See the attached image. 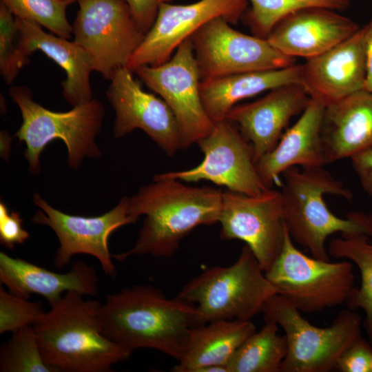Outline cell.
I'll return each mask as SVG.
<instances>
[{
  "label": "cell",
  "mask_w": 372,
  "mask_h": 372,
  "mask_svg": "<svg viewBox=\"0 0 372 372\" xmlns=\"http://www.w3.org/2000/svg\"><path fill=\"white\" fill-rule=\"evenodd\" d=\"M256 331L251 320H218L193 327L184 353L172 371L197 372L209 366L227 367L236 351Z\"/></svg>",
  "instance_id": "d4e9b609"
},
{
  "label": "cell",
  "mask_w": 372,
  "mask_h": 372,
  "mask_svg": "<svg viewBox=\"0 0 372 372\" xmlns=\"http://www.w3.org/2000/svg\"><path fill=\"white\" fill-rule=\"evenodd\" d=\"M278 293L300 312L314 313L346 303L353 289L352 264L310 257L294 245L287 229L282 251L265 272Z\"/></svg>",
  "instance_id": "ba28073f"
},
{
  "label": "cell",
  "mask_w": 372,
  "mask_h": 372,
  "mask_svg": "<svg viewBox=\"0 0 372 372\" xmlns=\"http://www.w3.org/2000/svg\"><path fill=\"white\" fill-rule=\"evenodd\" d=\"M218 223L220 237L245 242L266 272L279 256L287 231L281 192L269 188L251 196L227 189Z\"/></svg>",
  "instance_id": "7c38bea8"
},
{
  "label": "cell",
  "mask_w": 372,
  "mask_h": 372,
  "mask_svg": "<svg viewBox=\"0 0 372 372\" xmlns=\"http://www.w3.org/2000/svg\"><path fill=\"white\" fill-rule=\"evenodd\" d=\"M360 28L355 21L338 11L311 8L281 19L266 39L281 54L307 60L344 41Z\"/></svg>",
  "instance_id": "d6986e66"
},
{
  "label": "cell",
  "mask_w": 372,
  "mask_h": 372,
  "mask_svg": "<svg viewBox=\"0 0 372 372\" xmlns=\"http://www.w3.org/2000/svg\"><path fill=\"white\" fill-rule=\"evenodd\" d=\"M278 293L245 245L228 267H211L189 281L176 296L196 309V326L218 320H251Z\"/></svg>",
  "instance_id": "8992f818"
},
{
  "label": "cell",
  "mask_w": 372,
  "mask_h": 372,
  "mask_svg": "<svg viewBox=\"0 0 372 372\" xmlns=\"http://www.w3.org/2000/svg\"><path fill=\"white\" fill-rule=\"evenodd\" d=\"M65 292L32 325L45 362L58 372H108L132 352L107 338L101 331V303Z\"/></svg>",
  "instance_id": "3957f363"
},
{
  "label": "cell",
  "mask_w": 372,
  "mask_h": 372,
  "mask_svg": "<svg viewBox=\"0 0 372 372\" xmlns=\"http://www.w3.org/2000/svg\"><path fill=\"white\" fill-rule=\"evenodd\" d=\"M17 32L14 15L0 2V72L8 85L13 83L23 67L15 42Z\"/></svg>",
  "instance_id": "1f68e13d"
},
{
  "label": "cell",
  "mask_w": 372,
  "mask_h": 372,
  "mask_svg": "<svg viewBox=\"0 0 372 372\" xmlns=\"http://www.w3.org/2000/svg\"><path fill=\"white\" fill-rule=\"evenodd\" d=\"M335 369L342 372H371V343L359 335L342 354Z\"/></svg>",
  "instance_id": "d6a6232c"
},
{
  "label": "cell",
  "mask_w": 372,
  "mask_h": 372,
  "mask_svg": "<svg viewBox=\"0 0 372 372\" xmlns=\"http://www.w3.org/2000/svg\"><path fill=\"white\" fill-rule=\"evenodd\" d=\"M127 67L112 73L106 92L115 112L113 132L121 138L136 129L143 130L168 156L183 149L178 125L167 104L142 89Z\"/></svg>",
  "instance_id": "2e32d148"
},
{
  "label": "cell",
  "mask_w": 372,
  "mask_h": 372,
  "mask_svg": "<svg viewBox=\"0 0 372 372\" xmlns=\"http://www.w3.org/2000/svg\"><path fill=\"white\" fill-rule=\"evenodd\" d=\"M230 24L217 17L190 37L200 81L295 64L296 59L279 52L266 39L240 32Z\"/></svg>",
  "instance_id": "30bf717a"
},
{
  "label": "cell",
  "mask_w": 372,
  "mask_h": 372,
  "mask_svg": "<svg viewBox=\"0 0 372 372\" xmlns=\"http://www.w3.org/2000/svg\"><path fill=\"white\" fill-rule=\"evenodd\" d=\"M7 291L0 287V333L33 325L44 313L42 303Z\"/></svg>",
  "instance_id": "4dcf8cb0"
},
{
  "label": "cell",
  "mask_w": 372,
  "mask_h": 372,
  "mask_svg": "<svg viewBox=\"0 0 372 372\" xmlns=\"http://www.w3.org/2000/svg\"><path fill=\"white\" fill-rule=\"evenodd\" d=\"M251 8L245 19L254 35L267 39L281 19L296 12L311 8L338 12L347 10L351 0H248Z\"/></svg>",
  "instance_id": "83f0119b"
},
{
  "label": "cell",
  "mask_w": 372,
  "mask_h": 372,
  "mask_svg": "<svg viewBox=\"0 0 372 372\" xmlns=\"http://www.w3.org/2000/svg\"><path fill=\"white\" fill-rule=\"evenodd\" d=\"M362 187L372 197V148L351 158Z\"/></svg>",
  "instance_id": "d590c367"
},
{
  "label": "cell",
  "mask_w": 372,
  "mask_h": 372,
  "mask_svg": "<svg viewBox=\"0 0 372 372\" xmlns=\"http://www.w3.org/2000/svg\"><path fill=\"white\" fill-rule=\"evenodd\" d=\"M134 72L172 111L183 149L197 144L211 132L214 123L202 103L200 79L190 37L178 47L167 62L156 66H141Z\"/></svg>",
  "instance_id": "8fae6325"
},
{
  "label": "cell",
  "mask_w": 372,
  "mask_h": 372,
  "mask_svg": "<svg viewBox=\"0 0 372 372\" xmlns=\"http://www.w3.org/2000/svg\"><path fill=\"white\" fill-rule=\"evenodd\" d=\"M15 18L17 48L23 66L33 52L40 50L65 72L61 85L68 104L74 107L93 99L90 75L94 70L88 54L73 41L48 33L34 22Z\"/></svg>",
  "instance_id": "ffe728a7"
},
{
  "label": "cell",
  "mask_w": 372,
  "mask_h": 372,
  "mask_svg": "<svg viewBox=\"0 0 372 372\" xmlns=\"http://www.w3.org/2000/svg\"><path fill=\"white\" fill-rule=\"evenodd\" d=\"M366 236L336 238L331 240L327 251L331 256L348 259L358 267L360 287H353L346 302L347 308L361 309L365 313L364 327L372 344V243Z\"/></svg>",
  "instance_id": "4316f807"
},
{
  "label": "cell",
  "mask_w": 372,
  "mask_h": 372,
  "mask_svg": "<svg viewBox=\"0 0 372 372\" xmlns=\"http://www.w3.org/2000/svg\"><path fill=\"white\" fill-rule=\"evenodd\" d=\"M325 105L311 98L297 122L283 134L277 145L256 163L258 174L267 188L279 183L287 169L326 165L322 138Z\"/></svg>",
  "instance_id": "44dd1931"
},
{
  "label": "cell",
  "mask_w": 372,
  "mask_h": 372,
  "mask_svg": "<svg viewBox=\"0 0 372 372\" xmlns=\"http://www.w3.org/2000/svg\"><path fill=\"white\" fill-rule=\"evenodd\" d=\"M265 322L280 327L287 341V353L280 372H329L361 335V316L349 308L340 311L324 328L311 324L301 312L280 294L271 296L262 311Z\"/></svg>",
  "instance_id": "52a82bcc"
},
{
  "label": "cell",
  "mask_w": 372,
  "mask_h": 372,
  "mask_svg": "<svg viewBox=\"0 0 372 372\" xmlns=\"http://www.w3.org/2000/svg\"><path fill=\"white\" fill-rule=\"evenodd\" d=\"M132 15L142 32L146 34L156 19L161 3L172 0H125Z\"/></svg>",
  "instance_id": "e575fe53"
},
{
  "label": "cell",
  "mask_w": 372,
  "mask_h": 372,
  "mask_svg": "<svg viewBox=\"0 0 372 372\" xmlns=\"http://www.w3.org/2000/svg\"><path fill=\"white\" fill-rule=\"evenodd\" d=\"M366 59L363 28L301 64V85L325 106L364 89Z\"/></svg>",
  "instance_id": "e0dca14e"
},
{
  "label": "cell",
  "mask_w": 372,
  "mask_h": 372,
  "mask_svg": "<svg viewBox=\"0 0 372 372\" xmlns=\"http://www.w3.org/2000/svg\"><path fill=\"white\" fill-rule=\"evenodd\" d=\"M278 327L276 323L267 322L250 335L231 358L228 372H280L287 341L285 335L278 333Z\"/></svg>",
  "instance_id": "484cf974"
},
{
  "label": "cell",
  "mask_w": 372,
  "mask_h": 372,
  "mask_svg": "<svg viewBox=\"0 0 372 372\" xmlns=\"http://www.w3.org/2000/svg\"><path fill=\"white\" fill-rule=\"evenodd\" d=\"M197 144L204 154L199 165L156 175L185 182L207 180L251 196L269 189L258 174L251 145L233 122L225 119L215 123L211 132Z\"/></svg>",
  "instance_id": "5bb4252c"
},
{
  "label": "cell",
  "mask_w": 372,
  "mask_h": 372,
  "mask_svg": "<svg viewBox=\"0 0 372 372\" xmlns=\"http://www.w3.org/2000/svg\"><path fill=\"white\" fill-rule=\"evenodd\" d=\"M1 155L3 159L8 161L10 149L11 137L6 131H1Z\"/></svg>",
  "instance_id": "74e56055"
},
{
  "label": "cell",
  "mask_w": 372,
  "mask_h": 372,
  "mask_svg": "<svg viewBox=\"0 0 372 372\" xmlns=\"http://www.w3.org/2000/svg\"><path fill=\"white\" fill-rule=\"evenodd\" d=\"M282 174L280 192L286 228L293 241L308 249L311 256L329 260L325 243L335 233H341L343 238H372V214L353 211L340 218L329 210L323 199L325 194L351 200L353 194L323 167H293Z\"/></svg>",
  "instance_id": "277c9868"
},
{
  "label": "cell",
  "mask_w": 372,
  "mask_h": 372,
  "mask_svg": "<svg viewBox=\"0 0 372 372\" xmlns=\"http://www.w3.org/2000/svg\"><path fill=\"white\" fill-rule=\"evenodd\" d=\"M0 281L15 295L28 299L38 294L50 306L61 300L63 292L75 291L91 296L99 293V278L94 267L81 261L73 262L68 272L59 273L0 252Z\"/></svg>",
  "instance_id": "7402d4cb"
},
{
  "label": "cell",
  "mask_w": 372,
  "mask_h": 372,
  "mask_svg": "<svg viewBox=\"0 0 372 372\" xmlns=\"http://www.w3.org/2000/svg\"><path fill=\"white\" fill-rule=\"evenodd\" d=\"M73 41L90 56L93 70L110 80L126 67L145 34L125 0H78Z\"/></svg>",
  "instance_id": "9c48e42d"
},
{
  "label": "cell",
  "mask_w": 372,
  "mask_h": 372,
  "mask_svg": "<svg viewBox=\"0 0 372 372\" xmlns=\"http://www.w3.org/2000/svg\"><path fill=\"white\" fill-rule=\"evenodd\" d=\"M61 1L68 6L75 1H77L78 0H61Z\"/></svg>",
  "instance_id": "f35d334b"
},
{
  "label": "cell",
  "mask_w": 372,
  "mask_h": 372,
  "mask_svg": "<svg viewBox=\"0 0 372 372\" xmlns=\"http://www.w3.org/2000/svg\"><path fill=\"white\" fill-rule=\"evenodd\" d=\"M12 333L1 347V372H58L43 360L32 326Z\"/></svg>",
  "instance_id": "f1b7e54d"
},
{
  "label": "cell",
  "mask_w": 372,
  "mask_h": 372,
  "mask_svg": "<svg viewBox=\"0 0 372 372\" xmlns=\"http://www.w3.org/2000/svg\"><path fill=\"white\" fill-rule=\"evenodd\" d=\"M310 99L301 84H287L254 102L236 105L226 119L233 122L251 145L256 164L274 148L290 119L302 113Z\"/></svg>",
  "instance_id": "ac0fdd59"
},
{
  "label": "cell",
  "mask_w": 372,
  "mask_h": 372,
  "mask_svg": "<svg viewBox=\"0 0 372 372\" xmlns=\"http://www.w3.org/2000/svg\"><path fill=\"white\" fill-rule=\"evenodd\" d=\"M98 318L101 333L122 348L155 349L178 361L196 326L194 304L147 285L107 295Z\"/></svg>",
  "instance_id": "7a4b0ae2"
},
{
  "label": "cell",
  "mask_w": 372,
  "mask_h": 372,
  "mask_svg": "<svg viewBox=\"0 0 372 372\" xmlns=\"http://www.w3.org/2000/svg\"><path fill=\"white\" fill-rule=\"evenodd\" d=\"M222 200L221 189L193 187L156 174L152 183L128 197L129 214L136 221L141 216L145 219L132 249L114 257L122 261L134 255L172 256L196 227L219 222Z\"/></svg>",
  "instance_id": "6da1fadb"
},
{
  "label": "cell",
  "mask_w": 372,
  "mask_h": 372,
  "mask_svg": "<svg viewBox=\"0 0 372 372\" xmlns=\"http://www.w3.org/2000/svg\"><path fill=\"white\" fill-rule=\"evenodd\" d=\"M248 3V0H200L186 5L161 3L154 23L126 67L134 72L141 66L167 62L185 40L211 19L222 17L231 24L237 23Z\"/></svg>",
  "instance_id": "9a60e30c"
},
{
  "label": "cell",
  "mask_w": 372,
  "mask_h": 372,
  "mask_svg": "<svg viewBox=\"0 0 372 372\" xmlns=\"http://www.w3.org/2000/svg\"><path fill=\"white\" fill-rule=\"evenodd\" d=\"M15 17L34 22L58 37L70 39L72 25L61 0H1Z\"/></svg>",
  "instance_id": "f546056e"
},
{
  "label": "cell",
  "mask_w": 372,
  "mask_h": 372,
  "mask_svg": "<svg viewBox=\"0 0 372 372\" xmlns=\"http://www.w3.org/2000/svg\"><path fill=\"white\" fill-rule=\"evenodd\" d=\"M33 202L41 210L32 221L50 227L59 241L54 258L56 267L68 265L74 255L88 254L99 261L107 276H116L108 242L115 230L136 222L129 214L128 197H123L114 208L97 216L68 214L52 207L38 193L34 194Z\"/></svg>",
  "instance_id": "4fadbf2b"
},
{
  "label": "cell",
  "mask_w": 372,
  "mask_h": 372,
  "mask_svg": "<svg viewBox=\"0 0 372 372\" xmlns=\"http://www.w3.org/2000/svg\"><path fill=\"white\" fill-rule=\"evenodd\" d=\"M322 138L326 165L372 148V92L362 90L325 106Z\"/></svg>",
  "instance_id": "603a6c76"
},
{
  "label": "cell",
  "mask_w": 372,
  "mask_h": 372,
  "mask_svg": "<svg viewBox=\"0 0 372 372\" xmlns=\"http://www.w3.org/2000/svg\"><path fill=\"white\" fill-rule=\"evenodd\" d=\"M9 94L21 113L23 121L14 136L25 145L24 156L32 174H39L40 156L55 139L65 143L67 163L73 169H79L86 157L96 158L102 155L96 141L105 116L100 101L93 99L67 112H54L35 102L25 85L12 86Z\"/></svg>",
  "instance_id": "5b68a950"
},
{
  "label": "cell",
  "mask_w": 372,
  "mask_h": 372,
  "mask_svg": "<svg viewBox=\"0 0 372 372\" xmlns=\"http://www.w3.org/2000/svg\"><path fill=\"white\" fill-rule=\"evenodd\" d=\"M290 83L301 84V64L203 80L200 94L207 116L215 123L226 119L240 101Z\"/></svg>",
  "instance_id": "cb8c5ba5"
},
{
  "label": "cell",
  "mask_w": 372,
  "mask_h": 372,
  "mask_svg": "<svg viewBox=\"0 0 372 372\" xmlns=\"http://www.w3.org/2000/svg\"><path fill=\"white\" fill-rule=\"evenodd\" d=\"M366 59L364 90L372 92V19L363 27Z\"/></svg>",
  "instance_id": "8d00e7d4"
},
{
  "label": "cell",
  "mask_w": 372,
  "mask_h": 372,
  "mask_svg": "<svg viewBox=\"0 0 372 372\" xmlns=\"http://www.w3.org/2000/svg\"><path fill=\"white\" fill-rule=\"evenodd\" d=\"M371 372H372V369H371Z\"/></svg>",
  "instance_id": "ab89813d"
},
{
  "label": "cell",
  "mask_w": 372,
  "mask_h": 372,
  "mask_svg": "<svg viewBox=\"0 0 372 372\" xmlns=\"http://www.w3.org/2000/svg\"><path fill=\"white\" fill-rule=\"evenodd\" d=\"M23 220L19 212L9 211L3 201L0 202V242L8 249L23 244L30 236L23 228Z\"/></svg>",
  "instance_id": "836d02e7"
}]
</instances>
